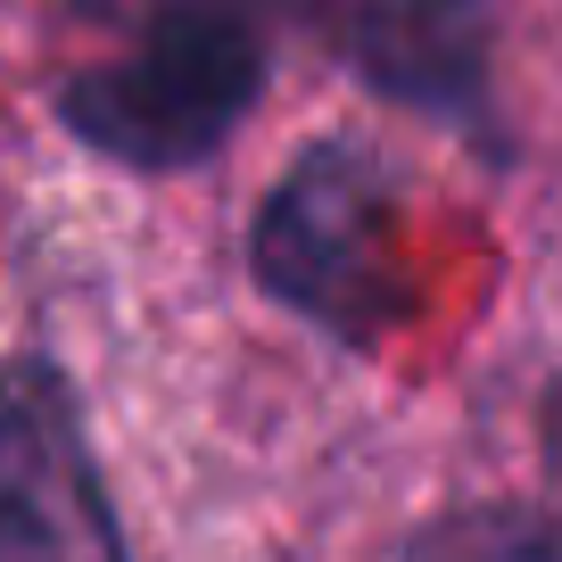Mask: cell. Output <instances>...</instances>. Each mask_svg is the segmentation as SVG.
Instances as JSON below:
<instances>
[{
  "label": "cell",
  "instance_id": "cell-2",
  "mask_svg": "<svg viewBox=\"0 0 562 562\" xmlns=\"http://www.w3.org/2000/svg\"><path fill=\"white\" fill-rule=\"evenodd\" d=\"M257 273L273 299H290L306 323L356 339V348L405 323L414 281H405L397 199H389L381 166L356 158L348 140L299 158L257 215Z\"/></svg>",
  "mask_w": 562,
  "mask_h": 562
},
{
  "label": "cell",
  "instance_id": "cell-3",
  "mask_svg": "<svg viewBox=\"0 0 562 562\" xmlns=\"http://www.w3.org/2000/svg\"><path fill=\"white\" fill-rule=\"evenodd\" d=\"M0 562H116V529L42 372H0Z\"/></svg>",
  "mask_w": 562,
  "mask_h": 562
},
{
  "label": "cell",
  "instance_id": "cell-1",
  "mask_svg": "<svg viewBox=\"0 0 562 562\" xmlns=\"http://www.w3.org/2000/svg\"><path fill=\"white\" fill-rule=\"evenodd\" d=\"M83 18L124 50L67 83V124L124 166H191L257 108L281 0H83Z\"/></svg>",
  "mask_w": 562,
  "mask_h": 562
},
{
  "label": "cell",
  "instance_id": "cell-4",
  "mask_svg": "<svg viewBox=\"0 0 562 562\" xmlns=\"http://www.w3.org/2000/svg\"><path fill=\"white\" fill-rule=\"evenodd\" d=\"M356 75L405 108H456L488 67V0H339Z\"/></svg>",
  "mask_w": 562,
  "mask_h": 562
}]
</instances>
